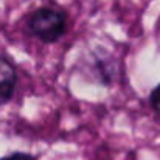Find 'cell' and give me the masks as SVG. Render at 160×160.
Wrapping results in <instances>:
<instances>
[{"label": "cell", "mask_w": 160, "mask_h": 160, "mask_svg": "<svg viewBox=\"0 0 160 160\" xmlns=\"http://www.w3.org/2000/svg\"><path fill=\"white\" fill-rule=\"evenodd\" d=\"M17 81L19 76L14 62L8 56L0 53V106L12 101L17 89Z\"/></svg>", "instance_id": "3"}, {"label": "cell", "mask_w": 160, "mask_h": 160, "mask_svg": "<svg viewBox=\"0 0 160 160\" xmlns=\"http://www.w3.org/2000/svg\"><path fill=\"white\" fill-rule=\"evenodd\" d=\"M82 73H87V78L100 86H112L117 79L118 67L117 61L112 54L106 52L104 48L92 50L87 58L82 59Z\"/></svg>", "instance_id": "2"}, {"label": "cell", "mask_w": 160, "mask_h": 160, "mask_svg": "<svg viewBox=\"0 0 160 160\" xmlns=\"http://www.w3.org/2000/svg\"><path fill=\"white\" fill-rule=\"evenodd\" d=\"M27 28L30 34L42 44H56L67 34L68 16L62 8L41 6L30 14L27 20Z\"/></svg>", "instance_id": "1"}, {"label": "cell", "mask_w": 160, "mask_h": 160, "mask_svg": "<svg viewBox=\"0 0 160 160\" xmlns=\"http://www.w3.org/2000/svg\"><path fill=\"white\" fill-rule=\"evenodd\" d=\"M149 104H151V107H152L157 113H160V82L151 90V93H149Z\"/></svg>", "instance_id": "4"}, {"label": "cell", "mask_w": 160, "mask_h": 160, "mask_svg": "<svg viewBox=\"0 0 160 160\" xmlns=\"http://www.w3.org/2000/svg\"><path fill=\"white\" fill-rule=\"evenodd\" d=\"M0 160H36V157L28 152H11L8 156L0 157Z\"/></svg>", "instance_id": "5"}]
</instances>
